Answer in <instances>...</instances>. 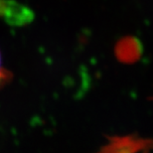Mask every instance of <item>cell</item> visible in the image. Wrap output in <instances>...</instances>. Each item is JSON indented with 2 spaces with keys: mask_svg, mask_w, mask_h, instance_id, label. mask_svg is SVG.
<instances>
[{
  "mask_svg": "<svg viewBox=\"0 0 153 153\" xmlns=\"http://www.w3.org/2000/svg\"><path fill=\"white\" fill-rule=\"evenodd\" d=\"M6 74H4V70L2 69L1 67V55H0V82L3 81V79H4Z\"/></svg>",
  "mask_w": 153,
  "mask_h": 153,
  "instance_id": "cell-2",
  "label": "cell"
},
{
  "mask_svg": "<svg viewBox=\"0 0 153 153\" xmlns=\"http://www.w3.org/2000/svg\"><path fill=\"white\" fill-rule=\"evenodd\" d=\"M0 18L9 25L23 26L31 22L34 13L27 6L13 0H0Z\"/></svg>",
  "mask_w": 153,
  "mask_h": 153,
  "instance_id": "cell-1",
  "label": "cell"
}]
</instances>
